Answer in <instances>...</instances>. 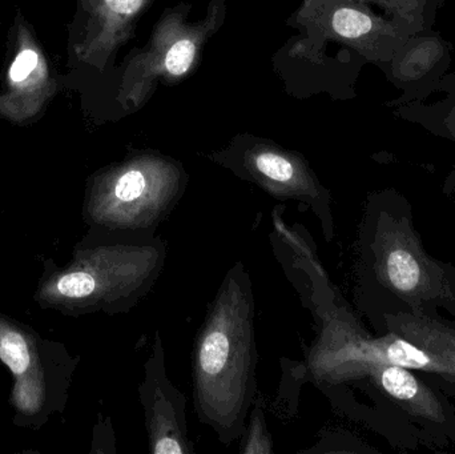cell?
Returning <instances> with one entry per match:
<instances>
[{
  "instance_id": "9",
  "label": "cell",
  "mask_w": 455,
  "mask_h": 454,
  "mask_svg": "<svg viewBox=\"0 0 455 454\" xmlns=\"http://www.w3.org/2000/svg\"><path fill=\"white\" fill-rule=\"evenodd\" d=\"M435 92L443 93V98L435 103L411 101L405 106L395 107V115L455 143V74H446Z\"/></svg>"
},
{
  "instance_id": "4",
  "label": "cell",
  "mask_w": 455,
  "mask_h": 454,
  "mask_svg": "<svg viewBox=\"0 0 455 454\" xmlns=\"http://www.w3.org/2000/svg\"><path fill=\"white\" fill-rule=\"evenodd\" d=\"M176 171L164 160L144 157L93 179L84 212L93 223L117 224L125 211L172 180Z\"/></svg>"
},
{
  "instance_id": "12",
  "label": "cell",
  "mask_w": 455,
  "mask_h": 454,
  "mask_svg": "<svg viewBox=\"0 0 455 454\" xmlns=\"http://www.w3.org/2000/svg\"><path fill=\"white\" fill-rule=\"evenodd\" d=\"M387 275L390 284L406 295L424 290L427 284V271L413 252L405 247H395L387 258Z\"/></svg>"
},
{
  "instance_id": "1",
  "label": "cell",
  "mask_w": 455,
  "mask_h": 454,
  "mask_svg": "<svg viewBox=\"0 0 455 454\" xmlns=\"http://www.w3.org/2000/svg\"><path fill=\"white\" fill-rule=\"evenodd\" d=\"M0 362L12 376L15 426L37 429L63 410L75 362L61 344L0 314Z\"/></svg>"
},
{
  "instance_id": "11",
  "label": "cell",
  "mask_w": 455,
  "mask_h": 454,
  "mask_svg": "<svg viewBox=\"0 0 455 454\" xmlns=\"http://www.w3.org/2000/svg\"><path fill=\"white\" fill-rule=\"evenodd\" d=\"M398 331L409 341L427 349L445 360L455 370V332L446 330L435 323L424 320H406Z\"/></svg>"
},
{
  "instance_id": "5",
  "label": "cell",
  "mask_w": 455,
  "mask_h": 454,
  "mask_svg": "<svg viewBox=\"0 0 455 454\" xmlns=\"http://www.w3.org/2000/svg\"><path fill=\"white\" fill-rule=\"evenodd\" d=\"M451 45L433 28L417 32L395 58L379 68L403 95L390 107L405 106L411 101L427 100L451 64Z\"/></svg>"
},
{
  "instance_id": "8",
  "label": "cell",
  "mask_w": 455,
  "mask_h": 454,
  "mask_svg": "<svg viewBox=\"0 0 455 454\" xmlns=\"http://www.w3.org/2000/svg\"><path fill=\"white\" fill-rule=\"evenodd\" d=\"M374 370V378L385 394L403 405L408 412L435 423L445 420L437 397L409 368L400 365H377Z\"/></svg>"
},
{
  "instance_id": "7",
  "label": "cell",
  "mask_w": 455,
  "mask_h": 454,
  "mask_svg": "<svg viewBox=\"0 0 455 454\" xmlns=\"http://www.w3.org/2000/svg\"><path fill=\"white\" fill-rule=\"evenodd\" d=\"M149 0H90L91 35L82 48L88 61L106 60L132 34L133 21Z\"/></svg>"
},
{
  "instance_id": "10",
  "label": "cell",
  "mask_w": 455,
  "mask_h": 454,
  "mask_svg": "<svg viewBox=\"0 0 455 454\" xmlns=\"http://www.w3.org/2000/svg\"><path fill=\"white\" fill-rule=\"evenodd\" d=\"M248 160L254 172L273 183L296 186L307 180L302 163L281 149L256 146L249 152Z\"/></svg>"
},
{
  "instance_id": "14",
  "label": "cell",
  "mask_w": 455,
  "mask_h": 454,
  "mask_svg": "<svg viewBox=\"0 0 455 454\" xmlns=\"http://www.w3.org/2000/svg\"><path fill=\"white\" fill-rule=\"evenodd\" d=\"M230 341L226 332L213 330L205 336L200 348V368L210 378H218L228 364Z\"/></svg>"
},
{
  "instance_id": "13",
  "label": "cell",
  "mask_w": 455,
  "mask_h": 454,
  "mask_svg": "<svg viewBox=\"0 0 455 454\" xmlns=\"http://www.w3.org/2000/svg\"><path fill=\"white\" fill-rule=\"evenodd\" d=\"M377 5L390 18H400L422 29L433 28L438 10L446 0H350Z\"/></svg>"
},
{
  "instance_id": "2",
  "label": "cell",
  "mask_w": 455,
  "mask_h": 454,
  "mask_svg": "<svg viewBox=\"0 0 455 454\" xmlns=\"http://www.w3.org/2000/svg\"><path fill=\"white\" fill-rule=\"evenodd\" d=\"M223 3L215 0L207 18L189 23L187 8L167 11L152 32L148 44L131 56L123 74L120 103L139 108L159 82H176L194 68L200 51L218 31Z\"/></svg>"
},
{
  "instance_id": "3",
  "label": "cell",
  "mask_w": 455,
  "mask_h": 454,
  "mask_svg": "<svg viewBox=\"0 0 455 454\" xmlns=\"http://www.w3.org/2000/svg\"><path fill=\"white\" fill-rule=\"evenodd\" d=\"M296 20L318 39L347 45L377 67L392 60L414 34L425 31L403 19L379 15L371 5L350 0H304Z\"/></svg>"
},
{
  "instance_id": "6",
  "label": "cell",
  "mask_w": 455,
  "mask_h": 454,
  "mask_svg": "<svg viewBox=\"0 0 455 454\" xmlns=\"http://www.w3.org/2000/svg\"><path fill=\"white\" fill-rule=\"evenodd\" d=\"M52 76L40 48L27 29L19 32V44L7 72V90L0 95V115L23 122L36 115L53 92Z\"/></svg>"
}]
</instances>
